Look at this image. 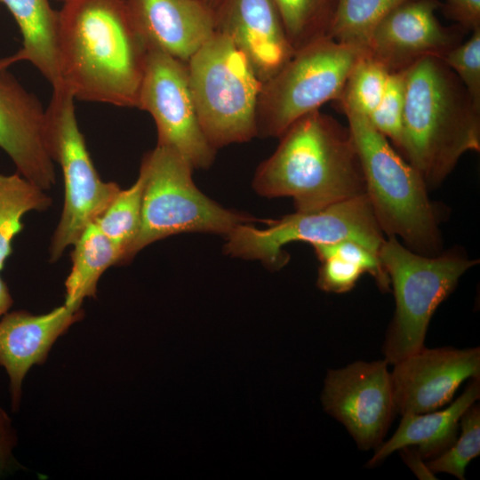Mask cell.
<instances>
[{"mask_svg":"<svg viewBox=\"0 0 480 480\" xmlns=\"http://www.w3.org/2000/svg\"><path fill=\"white\" fill-rule=\"evenodd\" d=\"M63 86L76 100L137 108L148 49L127 0H67L58 11Z\"/></svg>","mask_w":480,"mask_h":480,"instance_id":"cell-1","label":"cell"},{"mask_svg":"<svg viewBox=\"0 0 480 480\" xmlns=\"http://www.w3.org/2000/svg\"><path fill=\"white\" fill-rule=\"evenodd\" d=\"M279 139L255 172L252 187L260 196L292 197L296 211L313 212L365 194L350 131L331 116L315 110Z\"/></svg>","mask_w":480,"mask_h":480,"instance_id":"cell-2","label":"cell"},{"mask_svg":"<svg viewBox=\"0 0 480 480\" xmlns=\"http://www.w3.org/2000/svg\"><path fill=\"white\" fill-rule=\"evenodd\" d=\"M400 152L428 188L439 185L468 151L480 150V108L441 58L405 71Z\"/></svg>","mask_w":480,"mask_h":480,"instance_id":"cell-3","label":"cell"},{"mask_svg":"<svg viewBox=\"0 0 480 480\" xmlns=\"http://www.w3.org/2000/svg\"><path fill=\"white\" fill-rule=\"evenodd\" d=\"M343 112L358 154L365 195L381 231L400 237L417 253L436 255L441 246L439 217L424 180L366 116Z\"/></svg>","mask_w":480,"mask_h":480,"instance_id":"cell-4","label":"cell"},{"mask_svg":"<svg viewBox=\"0 0 480 480\" xmlns=\"http://www.w3.org/2000/svg\"><path fill=\"white\" fill-rule=\"evenodd\" d=\"M193 168L178 153L158 146L140 164L143 179L140 228L129 260L143 248L181 233H210L226 236L236 227L256 220L225 209L203 194L192 179Z\"/></svg>","mask_w":480,"mask_h":480,"instance_id":"cell-5","label":"cell"},{"mask_svg":"<svg viewBox=\"0 0 480 480\" xmlns=\"http://www.w3.org/2000/svg\"><path fill=\"white\" fill-rule=\"evenodd\" d=\"M378 255L396 300L395 315L383 346L385 360L394 364L424 348L436 309L477 261L457 250L432 256L420 254L393 236L384 239Z\"/></svg>","mask_w":480,"mask_h":480,"instance_id":"cell-6","label":"cell"},{"mask_svg":"<svg viewBox=\"0 0 480 480\" xmlns=\"http://www.w3.org/2000/svg\"><path fill=\"white\" fill-rule=\"evenodd\" d=\"M203 132L217 150L257 136L262 82L244 53L216 32L187 62Z\"/></svg>","mask_w":480,"mask_h":480,"instance_id":"cell-7","label":"cell"},{"mask_svg":"<svg viewBox=\"0 0 480 480\" xmlns=\"http://www.w3.org/2000/svg\"><path fill=\"white\" fill-rule=\"evenodd\" d=\"M75 98L65 87L52 89L45 109L50 156L60 164L64 180V204L49 247L56 262L84 228L94 222L121 190L116 182L100 177L79 129Z\"/></svg>","mask_w":480,"mask_h":480,"instance_id":"cell-8","label":"cell"},{"mask_svg":"<svg viewBox=\"0 0 480 480\" xmlns=\"http://www.w3.org/2000/svg\"><path fill=\"white\" fill-rule=\"evenodd\" d=\"M364 52L321 38L296 51L290 60L262 84L257 136L279 138L293 123L337 100L355 63Z\"/></svg>","mask_w":480,"mask_h":480,"instance_id":"cell-9","label":"cell"},{"mask_svg":"<svg viewBox=\"0 0 480 480\" xmlns=\"http://www.w3.org/2000/svg\"><path fill=\"white\" fill-rule=\"evenodd\" d=\"M267 228L251 224L236 227L225 237V252L244 260H257L269 269H279L289 256L283 247L292 242L310 244L356 241L376 253L384 241L365 194L321 210L298 212L269 220Z\"/></svg>","mask_w":480,"mask_h":480,"instance_id":"cell-10","label":"cell"},{"mask_svg":"<svg viewBox=\"0 0 480 480\" xmlns=\"http://www.w3.org/2000/svg\"><path fill=\"white\" fill-rule=\"evenodd\" d=\"M137 108L152 116L157 145L180 155L193 169H207L216 149L201 127L187 63L148 50Z\"/></svg>","mask_w":480,"mask_h":480,"instance_id":"cell-11","label":"cell"},{"mask_svg":"<svg viewBox=\"0 0 480 480\" xmlns=\"http://www.w3.org/2000/svg\"><path fill=\"white\" fill-rule=\"evenodd\" d=\"M388 363L356 361L330 370L324 380L322 403L339 420L358 448L377 449L396 412Z\"/></svg>","mask_w":480,"mask_h":480,"instance_id":"cell-12","label":"cell"},{"mask_svg":"<svg viewBox=\"0 0 480 480\" xmlns=\"http://www.w3.org/2000/svg\"><path fill=\"white\" fill-rule=\"evenodd\" d=\"M393 365L396 412H428L451 403L466 380L480 377V349L424 347Z\"/></svg>","mask_w":480,"mask_h":480,"instance_id":"cell-13","label":"cell"},{"mask_svg":"<svg viewBox=\"0 0 480 480\" xmlns=\"http://www.w3.org/2000/svg\"><path fill=\"white\" fill-rule=\"evenodd\" d=\"M438 0H409L387 14L373 29L365 54L389 73L404 71L420 60L443 58L461 43L460 27L438 20Z\"/></svg>","mask_w":480,"mask_h":480,"instance_id":"cell-14","label":"cell"},{"mask_svg":"<svg viewBox=\"0 0 480 480\" xmlns=\"http://www.w3.org/2000/svg\"><path fill=\"white\" fill-rule=\"evenodd\" d=\"M0 148L17 172L49 190L56 183L46 139V115L40 101L0 66Z\"/></svg>","mask_w":480,"mask_h":480,"instance_id":"cell-15","label":"cell"},{"mask_svg":"<svg viewBox=\"0 0 480 480\" xmlns=\"http://www.w3.org/2000/svg\"><path fill=\"white\" fill-rule=\"evenodd\" d=\"M214 13L216 32L244 53L262 84L293 56L272 0H220Z\"/></svg>","mask_w":480,"mask_h":480,"instance_id":"cell-16","label":"cell"},{"mask_svg":"<svg viewBox=\"0 0 480 480\" xmlns=\"http://www.w3.org/2000/svg\"><path fill=\"white\" fill-rule=\"evenodd\" d=\"M132 21L148 50L183 62L215 33V13L202 0H127Z\"/></svg>","mask_w":480,"mask_h":480,"instance_id":"cell-17","label":"cell"},{"mask_svg":"<svg viewBox=\"0 0 480 480\" xmlns=\"http://www.w3.org/2000/svg\"><path fill=\"white\" fill-rule=\"evenodd\" d=\"M83 316L82 308L76 310L63 304L43 315L16 310L0 318V366L10 380L13 412L19 410L27 372L33 365L44 364L58 338Z\"/></svg>","mask_w":480,"mask_h":480,"instance_id":"cell-18","label":"cell"},{"mask_svg":"<svg viewBox=\"0 0 480 480\" xmlns=\"http://www.w3.org/2000/svg\"><path fill=\"white\" fill-rule=\"evenodd\" d=\"M479 380L472 379L464 392L440 411L402 415L397 429L375 449L367 466L375 467L393 452L411 446L417 448L423 460H431L447 450L458 436L461 416L480 396Z\"/></svg>","mask_w":480,"mask_h":480,"instance_id":"cell-19","label":"cell"},{"mask_svg":"<svg viewBox=\"0 0 480 480\" xmlns=\"http://www.w3.org/2000/svg\"><path fill=\"white\" fill-rule=\"evenodd\" d=\"M15 20L22 36V45L12 56L0 60L8 68L18 61L31 63L51 84L52 89L62 88L57 32L58 11L49 0H0Z\"/></svg>","mask_w":480,"mask_h":480,"instance_id":"cell-20","label":"cell"},{"mask_svg":"<svg viewBox=\"0 0 480 480\" xmlns=\"http://www.w3.org/2000/svg\"><path fill=\"white\" fill-rule=\"evenodd\" d=\"M72 246L64 304L78 310L84 299L96 298L101 275L108 268L121 265V253L95 222L84 228Z\"/></svg>","mask_w":480,"mask_h":480,"instance_id":"cell-21","label":"cell"},{"mask_svg":"<svg viewBox=\"0 0 480 480\" xmlns=\"http://www.w3.org/2000/svg\"><path fill=\"white\" fill-rule=\"evenodd\" d=\"M52 198L43 188L20 173H0V271L12 252V240L22 230V217L44 212Z\"/></svg>","mask_w":480,"mask_h":480,"instance_id":"cell-22","label":"cell"},{"mask_svg":"<svg viewBox=\"0 0 480 480\" xmlns=\"http://www.w3.org/2000/svg\"><path fill=\"white\" fill-rule=\"evenodd\" d=\"M409 0H338L328 37L364 52L379 22Z\"/></svg>","mask_w":480,"mask_h":480,"instance_id":"cell-23","label":"cell"},{"mask_svg":"<svg viewBox=\"0 0 480 480\" xmlns=\"http://www.w3.org/2000/svg\"><path fill=\"white\" fill-rule=\"evenodd\" d=\"M338 0H272L296 52L328 37Z\"/></svg>","mask_w":480,"mask_h":480,"instance_id":"cell-24","label":"cell"},{"mask_svg":"<svg viewBox=\"0 0 480 480\" xmlns=\"http://www.w3.org/2000/svg\"><path fill=\"white\" fill-rule=\"evenodd\" d=\"M143 179L121 189L102 214L94 221L121 253V265L129 262L131 249L140 228Z\"/></svg>","mask_w":480,"mask_h":480,"instance_id":"cell-25","label":"cell"},{"mask_svg":"<svg viewBox=\"0 0 480 480\" xmlns=\"http://www.w3.org/2000/svg\"><path fill=\"white\" fill-rule=\"evenodd\" d=\"M388 75L380 63L364 53L350 70L336 102L342 111L368 117L381 100Z\"/></svg>","mask_w":480,"mask_h":480,"instance_id":"cell-26","label":"cell"},{"mask_svg":"<svg viewBox=\"0 0 480 480\" xmlns=\"http://www.w3.org/2000/svg\"><path fill=\"white\" fill-rule=\"evenodd\" d=\"M461 432L452 444L427 464L432 473L450 474L460 480L465 479L469 462L480 453V407L472 404L460 420Z\"/></svg>","mask_w":480,"mask_h":480,"instance_id":"cell-27","label":"cell"},{"mask_svg":"<svg viewBox=\"0 0 480 480\" xmlns=\"http://www.w3.org/2000/svg\"><path fill=\"white\" fill-rule=\"evenodd\" d=\"M405 71L389 73L381 100L367 117L372 126L399 150L403 136Z\"/></svg>","mask_w":480,"mask_h":480,"instance_id":"cell-28","label":"cell"},{"mask_svg":"<svg viewBox=\"0 0 480 480\" xmlns=\"http://www.w3.org/2000/svg\"><path fill=\"white\" fill-rule=\"evenodd\" d=\"M442 60L480 108V28L473 30L469 39L451 49Z\"/></svg>","mask_w":480,"mask_h":480,"instance_id":"cell-29","label":"cell"},{"mask_svg":"<svg viewBox=\"0 0 480 480\" xmlns=\"http://www.w3.org/2000/svg\"><path fill=\"white\" fill-rule=\"evenodd\" d=\"M319 260L336 256L360 266L365 273L370 274L376 281L381 291L390 289L389 277L383 268L378 253L365 245L354 240H340L328 244H316L312 245Z\"/></svg>","mask_w":480,"mask_h":480,"instance_id":"cell-30","label":"cell"},{"mask_svg":"<svg viewBox=\"0 0 480 480\" xmlns=\"http://www.w3.org/2000/svg\"><path fill=\"white\" fill-rule=\"evenodd\" d=\"M320 261L316 283L317 286L326 292H349L365 273L357 264L336 256H329Z\"/></svg>","mask_w":480,"mask_h":480,"instance_id":"cell-31","label":"cell"},{"mask_svg":"<svg viewBox=\"0 0 480 480\" xmlns=\"http://www.w3.org/2000/svg\"><path fill=\"white\" fill-rule=\"evenodd\" d=\"M442 7L447 18L462 29L480 28V0H444Z\"/></svg>","mask_w":480,"mask_h":480,"instance_id":"cell-32","label":"cell"},{"mask_svg":"<svg viewBox=\"0 0 480 480\" xmlns=\"http://www.w3.org/2000/svg\"><path fill=\"white\" fill-rule=\"evenodd\" d=\"M16 444L17 435L12 426V420L0 406V476L17 465L12 456Z\"/></svg>","mask_w":480,"mask_h":480,"instance_id":"cell-33","label":"cell"},{"mask_svg":"<svg viewBox=\"0 0 480 480\" xmlns=\"http://www.w3.org/2000/svg\"><path fill=\"white\" fill-rule=\"evenodd\" d=\"M13 304V300L5 282L0 276V318L6 314Z\"/></svg>","mask_w":480,"mask_h":480,"instance_id":"cell-34","label":"cell"},{"mask_svg":"<svg viewBox=\"0 0 480 480\" xmlns=\"http://www.w3.org/2000/svg\"><path fill=\"white\" fill-rule=\"evenodd\" d=\"M209 7H211L213 11L217 8L219 5L220 0H202Z\"/></svg>","mask_w":480,"mask_h":480,"instance_id":"cell-35","label":"cell"},{"mask_svg":"<svg viewBox=\"0 0 480 480\" xmlns=\"http://www.w3.org/2000/svg\"><path fill=\"white\" fill-rule=\"evenodd\" d=\"M57 1H61V2L63 3V2H65V1H67V0H57Z\"/></svg>","mask_w":480,"mask_h":480,"instance_id":"cell-36","label":"cell"}]
</instances>
